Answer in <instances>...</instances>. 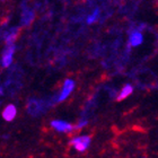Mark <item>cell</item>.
<instances>
[{"mask_svg": "<svg viewBox=\"0 0 158 158\" xmlns=\"http://www.w3.org/2000/svg\"><path fill=\"white\" fill-rule=\"evenodd\" d=\"M70 143L78 150V152H85L86 149L88 148L89 143H90V138L88 135H80V137H76L73 138Z\"/></svg>", "mask_w": 158, "mask_h": 158, "instance_id": "cell-1", "label": "cell"}, {"mask_svg": "<svg viewBox=\"0 0 158 158\" xmlns=\"http://www.w3.org/2000/svg\"><path fill=\"white\" fill-rule=\"evenodd\" d=\"M73 88H75V81L71 80V79H67L66 81H64V85H63L62 92H61V94H60V96H59L60 102H61V101H64V99L71 94Z\"/></svg>", "mask_w": 158, "mask_h": 158, "instance_id": "cell-2", "label": "cell"}, {"mask_svg": "<svg viewBox=\"0 0 158 158\" xmlns=\"http://www.w3.org/2000/svg\"><path fill=\"white\" fill-rule=\"evenodd\" d=\"M14 52H15V46L11 44V45H8L5 51L2 53V60H1V63H2V67H8L13 61V56Z\"/></svg>", "mask_w": 158, "mask_h": 158, "instance_id": "cell-3", "label": "cell"}, {"mask_svg": "<svg viewBox=\"0 0 158 158\" xmlns=\"http://www.w3.org/2000/svg\"><path fill=\"white\" fill-rule=\"evenodd\" d=\"M51 125L56 129V131L59 132H70L73 130V125L70 123H67L64 121H61V120H56V121L51 122Z\"/></svg>", "mask_w": 158, "mask_h": 158, "instance_id": "cell-4", "label": "cell"}, {"mask_svg": "<svg viewBox=\"0 0 158 158\" xmlns=\"http://www.w3.org/2000/svg\"><path fill=\"white\" fill-rule=\"evenodd\" d=\"M2 116L6 121H13L16 116V107L14 105H8L2 112Z\"/></svg>", "mask_w": 158, "mask_h": 158, "instance_id": "cell-5", "label": "cell"}, {"mask_svg": "<svg viewBox=\"0 0 158 158\" xmlns=\"http://www.w3.org/2000/svg\"><path fill=\"white\" fill-rule=\"evenodd\" d=\"M142 35L141 33L139 32H133V33L130 35V43H131L132 46H138L139 44L142 43Z\"/></svg>", "mask_w": 158, "mask_h": 158, "instance_id": "cell-6", "label": "cell"}, {"mask_svg": "<svg viewBox=\"0 0 158 158\" xmlns=\"http://www.w3.org/2000/svg\"><path fill=\"white\" fill-rule=\"evenodd\" d=\"M131 93H132V86L131 85H125L124 87H123V89L121 90V93H120V95L118 96V101H122V99H124L125 97H128Z\"/></svg>", "mask_w": 158, "mask_h": 158, "instance_id": "cell-7", "label": "cell"}, {"mask_svg": "<svg viewBox=\"0 0 158 158\" xmlns=\"http://www.w3.org/2000/svg\"><path fill=\"white\" fill-rule=\"evenodd\" d=\"M98 14H99L98 9H96V10H95V13L93 14L92 16H89V17H88V19H87V23H88V24H92L93 22H95L96 18H97V16H98Z\"/></svg>", "mask_w": 158, "mask_h": 158, "instance_id": "cell-8", "label": "cell"}, {"mask_svg": "<svg viewBox=\"0 0 158 158\" xmlns=\"http://www.w3.org/2000/svg\"><path fill=\"white\" fill-rule=\"evenodd\" d=\"M86 124H87V121H80V122H79V124L77 125L76 128L77 129H81L82 127H85Z\"/></svg>", "mask_w": 158, "mask_h": 158, "instance_id": "cell-9", "label": "cell"}]
</instances>
